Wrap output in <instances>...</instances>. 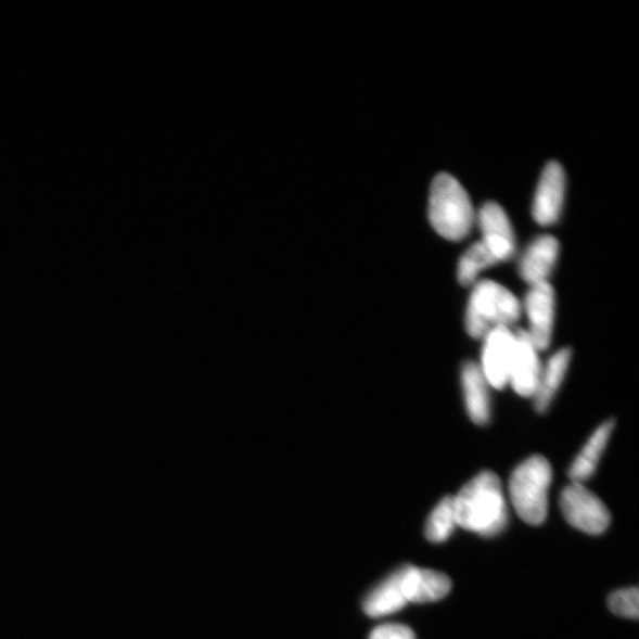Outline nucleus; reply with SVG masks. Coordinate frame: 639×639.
<instances>
[{
	"label": "nucleus",
	"instance_id": "11",
	"mask_svg": "<svg viewBox=\"0 0 639 639\" xmlns=\"http://www.w3.org/2000/svg\"><path fill=\"white\" fill-rule=\"evenodd\" d=\"M399 570L404 595L408 603H434L451 591V580L445 573L412 565L402 566Z\"/></svg>",
	"mask_w": 639,
	"mask_h": 639
},
{
	"label": "nucleus",
	"instance_id": "9",
	"mask_svg": "<svg viewBox=\"0 0 639 639\" xmlns=\"http://www.w3.org/2000/svg\"><path fill=\"white\" fill-rule=\"evenodd\" d=\"M565 184L562 165L549 163L544 169L533 203V217L538 225L549 227L557 223L563 208Z\"/></svg>",
	"mask_w": 639,
	"mask_h": 639
},
{
	"label": "nucleus",
	"instance_id": "14",
	"mask_svg": "<svg viewBox=\"0 0 639 639\" xmlns=\"http://www.w3.org/2000/svg\"><path fill=\"white\" fill-rule=\"evenodd\" d=\"M615 422L608 421L599 426L591 435L575 461L570 467L568 477L575 484H584L596 472L599 461L606 449L608 443L614 432Z\"/></svg>",
	"mask_w": 639,
	"mask_h": 639
},
{
	"label": "nucleus",
	"instance_id": "8",
	"mask_svg": "<svg viewBox=\"0 0 639 639\" xmlns=\"http://www.w3.org/2000/svg\"><path fill=\"white\" fill-rule=\"evenodd\" d=\"M515 336V354L508 385H511L520 397L533 398L537 393L542 370L540 352L526 331L519 330Z\"/></svg>",
	"mask_w": 639,
	"mask_h": 639
},
{
	"label": "nucleus",
	"instance_id": "1",
	"mask_svg": "<svg viewBox=\"0 0 639 639\" xmlns=\"http://www.w3.org/2000/svg\"><path fill=\"white\" fill-rule=\"evenodd\" d=\"M458 525L465 531L490 538L508 524V508L501 480L491 472H482L453 497Z\"/></svg>",
	"mask_w": 639,
	"mask_h": 639
},
{
	"label": "nucleus",
	"instance_id": "2",
	"mask_svg": "<svg viewBox=\"0 0 639 639\" xmlns=\"http://www.w3.org/2000/svg\"><path fill=\"white\" fill-rule=\"evenodd\" d=\"M523 305L502 284L484 280L473 285L465 311V328L474 338H484L495 329H511L519 321Z\"/></svg>",
	"mask_w": 639,
	"mask_h": 639
},
{
	"label": "nucleus",
	"instance_id": "12",
	"mask_svg": "<svg viewBox=\"0 0 639 639\" xmlns=\"http://www.w3.org/2000/svg\"><path fill=\"white\" fill-rule=\"evenodd\" d=\"M559 255V242L550 234L534 240L520 260V277L532 285L549 282Z\"/></svg>",
	"mask_w": 639,
	"mask_h": 639
},
{
	"label": "nucleus",
	"instance_id": "16",
	"mask_svg": "<svg viewBox=\"0 0 639 639\" xmlns=\"http://www.w3.org/2000/svg\"><path fill=\"white\" fill-rule=\"evenodd\" d=\"M408 604L401 585L400 570L396 571L365 599L363 611L372 618L396 614Z\"/></svg>",
	"mask_w": 639,
	"mask_h": 639
},
{
	"label": "nucleus",
	"instance_id": "3",
	"mask_svg": "<svg viewBox=\"0 0 639 639\" xmlns=\"http://www.w3.org/2000/svg\"><path fill=\"white\" fill-rule=\"evenodd\" d=\"M429 219L438 234L459 242L472 231L474 207L460 181L450 175H438L430 191Z\"/></svg>",
	"mask_w": 639,
	"mask_h": 639
},
{
	"label": "nucleus",
	"instance_id": "19",
	"mask_svg": "<svg viewBox=\"0 0 639 639\" xmlns=\"http://www.w3.org/2000/svg\"><path fill=\"white\" fill-rule=\"evenodd\" d=\"M609 608L615 615L637 619L639 616V591L637 588L619 590L609 598Z\"/></svg>",
	"mask_w": 639,
	"mask_h": 639
},
{
	"label": "nucleus",
	"instance_id": "7",
	"mask_svg": "<svg viewBox=\"0 0 639 639\" xmlns=\"http://www.w3.org/2000/svg\"><path fill=\"white\" fill-rule=\"evenodd\" d=\"M524 308L529 323L526 331L539 352L550 347L555 320V293L550 282L532 285Z\"/></svg>",
	"mask_w": 639,
	"mask_h": 639
},
{
	"label": "nucleus",
	"instance_id": "4",
	"mask_svg": "<svg viewBox=\"0 0 639 639\" xmlns=\"http://www.w3.org/2000/svg\"><path fill=\"white\" fill-rule=\"evenodd\" d=\"M553 471L544 456L536 455L519 464L510 480V497L517 515L532 526L545 523L549 512V490Z\"/></svg>",
	"mask_w": 639,
	"mask_h": 639
},
{
	"label": "nucleus",
	"instance_id": "18",
	"mask_svg": "<svg viewBox=\"0 0 639 639\" xmlns=\"http://www.w3.org/2000/svg\"><path fill=\"white\" fill-rule=\"evenodd\" d=\"M458 526L453 497H447L430 514L425 526V537L429 541L435 544L445 542L451 537V534Z\"/></svg>",
	"mask_w": 639,
	"mask_h": 639
},
{
	"label": "nucleus",
	"instance_id": "13",
	"mask_svg": "<svg viewBox=\"0 0 639 639\" xmlns=\"http://www.w3.org/2000/svg\"><path fill=\"white\" fill-rule=\"evenodd\" d=\"M461 382L465 409L477 425H486L490 420L489 384L480 365L465 361L461 371Z\"/></svg>",
	"mask_w": 639,
	"mask_h": 639
},
{
	"label": "nucleus",
	"instance_id": "17",
	"mask_svg": "<svg viewBox=\"0 0 639 639\" xmlns=\"http://www.w3.org/2000/svg\"><path fill=\"white\" fill-rule=\"evenodd\" d=\"M499 260L490 253L484 242L474 243L462 255L459 263L458 277L464 286H473L477 282L478 273Z\"/></svg>",
	"mask_w": 639,
	"mask_h": 639
},
{
	"label": "nucleus",
	"instance_id": "6",
	"mask_svg": "<svg viewBox=\"0 0 639 639\" xmlns=\"http://www.w3.org/2000/svg\"><path fill=\"white\" fill-rule=\"evenodd\" d=\"M480 368L488 384L502 389L510 382L516 336L511 329L500 328L489 332L484 338Z\"/></svg>",
	"mask_w": 639,
	"mask_h": 639
},
{
	"label": "nucleus",
	"instance_id": "20",
	"mask_svg": "<svg viewBox=\"0 0 639 639\" xmlns=\"http://www.w3.org/2000/svg\"><path fill=\"white\" fill-rule=\"evenodd\" d=\"M369 639H416V635L402 624H384L375 628Z\"/></svg>",
	"mask_w": 639,
	"mask_h": 639
},
{
	"label": "nucleus",
	"instance_id": "15",
	"mask_svg": "<svg viewBox=\"0 0 639 639\" xmlns=\"http://www.w3.org/2000/svg\"><path fill=\"white\" fill-rule=\"evenodd\" d=\"M571 357L570 348L559 349L542 367L537 393L533 397L538 412L544 413L550 408L560 386L564 383Z\"/></svg>",
	"mask_w": 639,
	"mask_h": 639
},
{
	"label": "nucleus",
	"instance_id": "10",
	"mask_svg": "<svg viewBox=\"0 0 639 639\" xmlns=\"http://www.w3.org/2000/svg\"><path fill=\"white\" fill-rule=\"evenodd\" d=\"M477 221L484 234L482 242L499 264L512 258L515 253V237L511 220L503 208L497 203H487L481 207Z\"/></svg>",
	"mask_w": 639,
	"mask_h": 639
},
{
	"label": "nucleus",
	"instance_id": "5",
	"mask_svg": "<svg viewBox=\"0 0 639 639\" xmlns=\"http://www.w3.org/2000/svg\"><path fill=\"white\" fill-rule=\"evenodd\" d=\"M560 507L571 526L591 536H599L610 525L608 507L583 484L572 482L560 495Z\"/></svg>",
	"mask_w": 639,
	"mask_h": 639
}]
</instances>
